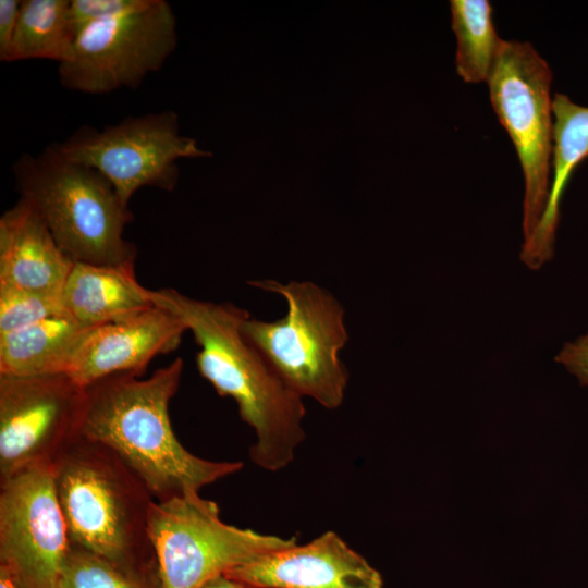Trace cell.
Wrapping results in <instances>:
<instances>
[{
  "label": "cell",
  "mask_w": 588,
  "mask_h": 588,
  "mask_svg": "<svg viewBox=\"0 0 588 588\" xmlns=\"http://www.w3.org/2000/svg\"><path fill=\"white\" fill-rule=\"evenodd\" d=\"M51 466L71 544L125 569L158 568L148 534L155 499L118 455L77 436Z\"/></svg>",
  "instance_id": "3957f363"
},
{
  "label": "cell",
  "mask_w": 588,
  "mask_h": 588,
  "mask_svg": "<svg viewBox=\"0 0 588 588\" xmlns=\"http://www.w3.org/2000/svg\"><path fill=\"white\" fill-rule=\"evenodd\" d=\"M13 175L20 198L73 261L135 267L136 247L123 235L133 213L99 171L65 158L52 143L36 156L21 155Z\"/></svg>",
  "instance_id": "277c9868"
},
{
  "label": "cell",
  "mask_w": 588,
  "mask_h": 588,
  "mask_svg": "<svg viewBox=\"0 0 588 588\" xmlns=\"http://www.w3.org/2000/svg\"><path fill=\"white\" fill-rule=\"evenodd\" d=\"M552 72L528 41L503 40L487 82L490 101L519 158L523 235L535 233L548 204L553 151Z\"/></svg>",
  "instance_id": "52a82bcc"
},
{
  "label": "cell",
  "mask_w": 588,
  "mask_h": 588,
  "mask_svg": "<svg viewBox=\"0 0 588 588\" xmlns=\"http://www.w3.org/2000/svg\"><path fill=\"white\" fill-rule=\"evenodd\" d=\"M70 0H24L10 62L46 59L58 64L73 54L75 35L69 19Z\"/></svg>",
  "instance_id": "ac0fdd59"
},
{
  "label": "cell",
  "mask_w": 588,
  "mask_h": 588,
  "mask_svg": "<svg viewBox=\"0 0 588 588\" xmlns=\"http://www.w3.org/2000/svg\"><path fill=\"white\" fill-rule=\"evenodd\" d=\"M553 151L551 185L544 213L534 235L523 243L520 259L531 269L540 268L554 252L563 192L574 169L588 157V107L564 94L552 98Z\"/></svg>",
  "instance_id": "9a60e30c"
},
{
  "label": "cell",
  "mask_w": 588,
  "mask_h": 588,
  "mask_svg": "<svg viewBox=\"0 0 588 588\" xmlns=\"http://www.w3.org/2000/svg\"><path fill=\"white\" fill-rule=\"evenodd\" d=\"M155 304L177 315L199 346L196 366L221 396L232 397L243 421L257 437L252 461L264 469L286 467L305 438L303 396L290 388L244 336L249 313L231 303H212L163 289Z\"/></svg>",
  "instance_id": "7a4b0ae2"
},
{
  "label": "cell",
  "mask_w": 588,
  "mask_h": 588,
  "mask_svg": "<svg viewBox=\"0 0 588 588\" xmlns=\"http://www.w3.org/2000/svg\"><path fill=\"white\" fill-rule=\"evenodd\" d=\"M58 588H162L157 569L130 571L71 546Z\"/></svg>",
  "instance_id": "ffe728a7"
},
{
  "label": "cell",
  "mask_w": 588,
  "mask_h": 588,
  "mask_svg": "<svg viewBox=\"0 0 588 588\" xmlns=\"http://www.w3.org/2000/svg\"><path fill=\"white\" fill-rule=\"evenodd\" d=\"M143 0H70L69 19L75 35L99 21L138 7Z\"/></svg>",
  "instance_id": "7402d4cb"
},
{
  "label": "cell",
  "mask_w": 588,
  "mask_h": 588,
  "mask_svg": "<svg viewBox=\"0 0 588 588\" xmlns=\"http://www.w3.org/2000/svg\"><path fill=\"white\" fill-rule=\"evenodd\" d=\"M0 588H22V587H20L16 583H14L3 569H0Z\"/></svg>",
  "instance_id": "484cf974"
},
{
  "label": "cell",
  "mask_w": 588,
  "mask_h": 588,
  "mask_svg": "<svg viewBox=\"0 0 588 588\" xmlns=\"http://www.w3.org/2000/svg\"><path fill=\"white\" fill-rule=\"evenodd\" d=\"M58 147L65 158L105 175L125 205L145 186L173 191L177 160L212 155L181 133L172 110L128 117L102 130L82 125Z\"/></svg>",
  "instance_id": "9c48e42d"
},
{
  "label": "cell",
  "mask_w": 588,
  "mask_h": 588,
  "mask_svg": "<svg viewBox=\"0 0 588 588\" xmlns=\"http://www.w3.org/2000/svg\"><path fill=\"white\" fill-rule=\"evenodd\" d=\"M248 284L283 296L287 313L272 322L248 316L242 324L244 336L295 392L328 409L338 408L348 381L339 357L348 340L341 303L310 281L282 284L261 280Z\"/></svg>",
  "instance_id": "5b68a950"
},
{
  "label": "cell",
  "mask_w": 588,
  "mask_h": 588,
  "mask_svg": "<svg viewBox=\"0 0 588 588\" xmlns=\"http://www.w3.org/2000/svg\"><path fill=\"white\" fill-rule=\"evenodd\" d=\"M22 1L0 0V60L10 62Z\"/></svg>",
  "instance_id": "cb8c5ba5"
},
{
  "label": "cell",
  "mask_w": 588,
  "mask_h": 588,
  "mask_svg": "<svg viewBox=\"0 0 588 588\" xmlns=\"http://www.w3.org/2000/svg\"><path fill=\"white\" fill-rule=\"evenodd\" d=\"M176 45V19L170 3L143 0L83 29L71 59L58 65L59 82L88 95L133 89L163 66Z\"/></svg>",
  "instance_id": "ba28073f"
},
{
  "label": "cell",
  "mask_w": 588,
  "mask_h": 588,
  "mask_svg": "<svg viewBox=\"0 0 588 588\" xmlns=\"http://www.w3.org/2000/svg\"><path fill=\"white\" fill-rule=\"evenodd\" d=\"M450 9L458 76L470 84L488 82L504 40L494 28L490 2L452 0Z\"/></svg>",
  "instance_id": "d6986e66"
},
{
  "label": "cell",
  "mask_w": 588,
  "mask_h": 588,
  "mask_svg": "<svg viewBox=\"0 0 588 588\" xmlns=\"http://www.w3.org/2000/svg\"><path fill=\"white\" fill-rule=\"evenodd\" d=\"M183 366L176 357L146 379L119 373L84 388L78 436L110 449L155 501L198 493L243 467L241 462L198 457L176 438L169 405L179 390Z\"/></svg>",
  "instance_id": "6da1fadb"
},
{
  "label": "cell",
  "mask_w": 588,
  "mask_h": 588,
  "mask_svg": "<svg viewBox=\"0 0 588 588\" xmlns=\"http://www.w3.org/2000/svg\"><path fill=\"white\" fill-rule=\"evenodd\" d=\"M65 311L91 328L155 305L135 267L74 262L62 292Z\"/></svg>",
  "instance_id": "2e32d148"
},
{
  "label": "cell",
  "mask_w": 588,
  "mask_h": 588,
  "mask_svg": "<svg viewBox=\"0 0 588 588\" xmlns=\"http://www.w3.org/2000/svg\"><path fill=\"white\" fill-rule=\"evenodd\" d=\"M224 575L247 588H382V577L336 532L264 553Z\"/></svg>",
  "instance_id": "4fadbf2b"
},
{
  "label": "cell",
  "mask_w": 588,
  "mask_h": 588,
  "mask_svg": "<svg viewBox=\"0 0 588 588\" xmlns=\"http://www.w3.org/2000/svg\"><path fill=\"white\" fill-rule=\"evenodd\" d=\"M51 464L0 481V569L22 588H58L71 549Z\"/></svg>",
  "instance_id": "30bf717a"
},
{
  "label": "cell",
  "mask_w": 588,
  "mask_h": 588,
  "mask_svg": "<svg viewBox=\"0 0 588 588\" xmlns=\"http://www.w3.org/2000/svg\"><path fill=\"white\" fill-rule=\"evenodd\" d=\"M148 534L162 588H199L255 558L297 543L223 523L216 502L188 493L154 501Z\"/></svg>",
  "instance_id": "8992f818"
},
{
  "label": "cell",
  "mask_w": 588,
  "mask_h": 588,
  "mask_svg": "<svg viewBox=\"0 0 588 588\" xmlns=\"http://www.w3.org/2000/svg\"><path fill=\"white\" fill-rule=\"evenodd\" d=\"M88 329L64 314L0 334V375L66 373Z\"/></svg>",
  "instance_id": "e0dca14e"
},
{
  "label": "cell",
  "mask_w": 588,
  "mask_h": 588,
  "mask_svg": "<svg viewBox=\"0 0 588 588\" xmlns=\"http://www.w3.org/2000/svg\"><path fill=\"white\" fill-rule=\"evenodd\" d=\"M580 384L588 385V332L566 343L555 357Z\"/></svg>",
  "instance_id": "603a6c76"
},
{
  "label": "cell",
  "mask_w": 588,
  "mask_h": 588,
  "mask_svg": "<svg viewBox=\"0 0 588 588\" xmlns=\"http://www.w3.org/2000/svg\"><path fill=\"white\" fill-rule=\"evenodd\" d=\"M64 314L62 295L0 287V334Z\"/></svg>",
  "instance_id": "44dd1931"
},
{
  "label": "cell",
  "mask_w": 588,
  "mask_h": 588,
  "mask_svg": "<svg viewBox=\"0 0 588 588\" xmlns=\"http://www.w3.org/2000/svg\"><path fill=\"white\" fill-rule=\"evenodd\" d=\"M74 262L25 200L2 213L0 287L62 295Z\"/></svg>",
  "instance_id": "5bb4252c"
},
{
  "label": "cell",
  "mask_w": 588,
  "mask_h": 588,
  "mask_svg": "<svg viewBox=\"0 0 588 588\" xmlns=\"http://www.w3.org/2000/svg\"><path fill=\"white\" fill-rule=\"evenodd\" d=\"M83 397L66 373L0 375V481L52 464L78 436Z\"/></svg>",
  "instance_id": "8fae6325"
},
{
  "label": "cell",
  "mask_w": 588,
  "mask_h": 588,
  "mask_svg": "<svg viewBox=\"0 0 588 588\" xmlns=\"http://www.w3.org/2000/svg\"><path fill=\"white\" fill-rule=\"evenodd\" d=\"M199 588H247L242 583L232 579L228 577L226 575H219L204 585H201Z\"/></svg>",
  "instance_id": "d4e9b609"
},
{
  "label": "cell",
  "mask_w": 588,
  "mask_h": 588,
  "mask_svg": "<svg viewBox=\"0 0 588 588\" xmlns=\"http://www.w3.org/2000/svg\"><path fill=\"white\" fill-rule=\"evenodd\" d=\"M186 330L177 315L157 304L91 327L66 375L81 388L113 375L140 376L152 358L175 351Z\"/></svg>",
  "instance_id": "7c38bea8"
}]
</instances>
